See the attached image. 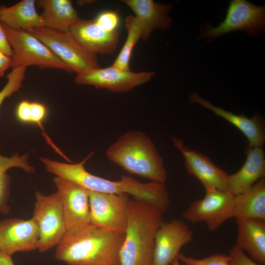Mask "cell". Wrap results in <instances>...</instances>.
Listing matches in <instances>:
<instances>
[{
	"label": "cell",
	"instance_id": "obj_1",
	"mask_svg": "<svg viewBox=\"0 0 265 265\" xmlns=\"http://www.w3.org/2000/svg\"><path fill=\"white\" fill-rule=\"evenodd\" d=\"M89 154L77 163H65L41 157L48 172L57 177L77 183L90 191L108 194H127L158 207L163 212L170 205L164 183L151 181L142 183L130 176H123L119 181H111L93 175L86 170L85 162L94 154Z\"/></svg>",
	"mask_w": 265,
	"mask_h": 265
},
{
	"label": "cell",
	"instance_id": "obj_2",
	"mask_svg": "<svg viewBox=\"0 0 265 265\" xmlns=\"http://www.w3.org/2000/svg\"><path fill=\"white\" fill-rule=\"evenodd\" d=\"M125 233L92 225L66 233L57 245L55 258L68 265H121Z\"/></svg>",
	"mask_w": 265,
	"mask_h": 265
},
{
	"label": "cell",
	"instance_id": "obj_3",
	"mask_svg": "<svg viewBox=\"0 0 265 265\" xmlns=\"http://www.w3.org/2000/svg\"><path fill=\"white\" fill-rule=\"evenodd\" d=\"M163 213L144 201L130 200L128 224L120 253L121 265H153L155 238L163 222Z\"/></svg>",
	"mask_w": 265,
	"mask_h": 265
},
{
	"label": "cell",
	"instance_id": "obj_4",
	"mask_svg": "<svg viewBox=\"0 0 265 265\" xmlns=\"http://www.w3.org/2000/svg\"><path fill=\"white\" fill-rule=\"evenodd\" d=\"M109 160L131 174L164 183L167 173L154 143L144 132L131 131L120 136L107 148Z\"/></svg>",
	"mask_w": 265,
	"mask_h": 265
},
{
	"label": "cell",
	"instance_id": "obj_5",
	"mask_svg": "<svg viewBox=\"0 0 265 265\" xmlns=\"http://www.w3.org/2000/svg\"><path fill=\"white\" fill-rule=\"evenodd\" d=\"M1 24L12 50V68L36 66L40 69H61L70 73L74 72L28 31L12 29L1 22Z\"/></svg>",
	"mask_w": 265,
	"mask_h": 265
},
{
	"label": "cell",
	"instance_id": "obj_6",
	"mask_svg": "<svg viewBox=\"0 0 265 265\" xmlns=\"http://www.w3.org/2000/svg\"><path fill=\"white\" fill-rule=\"evenodd\" d=\"M28 32L77 74L101 68L97 55L85 49L70 31L41 27L33 28Z\"/></svg>",
	"mask_w": 265,
	"mask_h": 265
},
{
	"label": "cell",
	"instance_id": "obj_7",
	"mask_svg": "<svg viewBox=\"0 0 265 265\" xmlns=\"http://www.w3.org/2000/svg\"><path fill=\"white\" fill-rule=\"evenodd\" d=\"M36 201L32 219L38 229L37 249L44 252L57 245L67 231L61 201L59 193L45 195L35 193Z\"/></svg>",
	"mask_w": 265,
	"mask_h": 265
},
{
	"label": "cell",
	"instance_id": "obj_8",
	"mask_svg": "<svg viewBox=\"0 0 265 265\" xmlns=\"http://www.w3.org/2000/svg\"><path fill=\"white\" fill-rule=\"evenodd\" d=\"M265 26V7L255 5L245 0H232L226 17L216 27L207 26L196 40L205 38L212 41L219 36L236 30L244 31L250 36L263 31Z\"/></svg>",
	"mask_w": 265,
	"mask_h": 265
},
{
	"label": "cell",
	"instance_id": "obj_9",
	"mask_svg": "<svg viewBox=\"0 0 265 265\" xmlns=\"http://www.w3.org/2000/svg\"><path fill=\"white\" fill-rule=\"evenodd\" d=\"M90 224L105 230L125 233L130 198L127 194H108L88 190Z\"/></svg>",
	"mask_w": 265,
	"mask_h": 265
},
{
	"label": "cell",
	"instance_id": "obj_10",
	"mask_svg": "<svg viewBox=\"0 0 265 265\" xmlns=\"http://www.w3.org/2000/svg\"><path fill=\"white\" fill-rule=\"evenodd\" d=\"M235 198L229 191H206L205 197L192 202L183 216L193 223L205 222L210 231H214L233 217Z\"/></svg>",
	"mask_w": 265,
	"mask_h": 265
},
{
	"label": "cell",
	"instance_id": "obj_11",
	"mask_svg": "<svg viewBox=\"0 0 265 265\" xmlns=\"http://www.w3.org/2000/svg\"><path fill=\"white\" fill-rule=\"evenodd\" d=\"M153 72H134L111 66L88 70L77 74V84L91 85L96 88H104L117 93H125L149 81Z\"/></svg>",
	"mask_w": 265,
	"mask_h": 265
},
{
	"label": "cell",
	"instance_id": "obj_12",
	"mask_svg": "<svg viewBox=\"0 0 265 265\" xmlns=\"http://www.w3.org/2000/svg\"><path fill=\"white\" fill-rule=\"evenodd\" d=\"M53 182L60 195L67 233L90 225L88 190L57 176Z\"/></svg>",
	"mask_w": 265,
	"mask_h": 265
},
{
	"label": "cell",
	"instance_id": "obj_13",
	"mask_svg": "<svg viewBox=\"0 0 265 265\" xmlns=\"http://www.w3.org/2000/svg\"><path fill=\"white\" fill-rule=\"evenodd\" d=\"M192 237L193 232L182 220L163 221L155 236L153 265H170Z\"/></svg>",
	"mask_w": 265,
	"mask_h": 265
},
{
	"label": "cell",
	"instance_id": "obj_14",
	"mask_svg": "<svg viewBox=\"0 0 265 265\" xmlns=\"http://www.w3.org/2000/svg\"><path fill=\"white\" fill-rule=\"evenodd\" d=\"M175 147L183 154L188 173L197 178L206 191L216 189L227 191L228 174L202 153L188 149L183 141L173 136Z\"/></svg>",
	"mask_w": 265,
	"mask_h": 265
},
{
	"label": "cell",
	"instance_id": "obj_15",
	"mask_svg": "<svg viewBox=\"0 0 265 265\" xmlns=\"http://www.w3.org/2000/svg\"><path fill=\"white\" fill-rule=\"evenodd\" d=\"M39 240L38 227L32 218H18L0 221V251L11 256L20 251L37 249Z\"/></svg>",
	"mask_w": 265,
	"mask_h": 265
},
{
	"label": "cell",
	"instance_id": "obj_16",
	"mask_svg": "<svg viewBox=\"0 0 265 265\" xmlns=\"http://www.w3.org/2000/svg\"><path fill=\"white\" fill-rule=\"evenodd\" d=\"M70 32L85 49L96 55L113 53L119 40L117 30L108 31L104 29L95 19H80L71 27Z\"/></svg>",
	"mask_w": 265,
	"mask_h": 265
},
{
	"label": "cell",
	"instance_id": "obj_17",
	"mask_svg": "<svg viewBox=\"0 0 265 265\" xmlns=\"http://www.w3.org/2000/svg\"><path fill=\"white\" fill-rule=\"evenodd\" d=\"M135 14L142 25L141 39L147 41L156 28L164 30L169 28L172 19L169 15L171 6L153 0H123Z\"/></svg>",
	"mask_w": 265,
	"mask_h": 265
},
{
	"label": "cell",
	"instance_id": "obj_18",
	"mask_svg": "<svg viewBox=\"0 0 265 265\" xmlns=\"http://www.w3.org/2000/svg\"><path fill=\"white\" fill-rule=\"evenodd\" d=\"M191 103L198 104L212 110L239 129L246 137L250 147H262L265 141V132L260 117L256 114L249 118L243 115L233 113L215 106L203 99L197 93H193L189 97Z\"/></svg>",
	"mask_w": 265,
	"mask_h": 265
},
{
	"label": "cell",
	"instance_id": "obj_19",
	"mask_svg": "<svg viewBox=\"0 0 265 265\" xmlns=\"http://www.w3.org/2000/svg\"><path fill=\"white\" fill-rule=\"evenodd\" d=\"M265 176V158L262 147H250L243 166L237 172L228 175L227 191L235 196L239 195Z\"/></svg>",
	"mask_w": 265,
	"mask_h": 265
},
{
	"label": "cell",
	"instance_id": "obj_20",
	"mask_svg": "<svg viewBox=\"0 0 265 265\" xmlns=\"http://www.w3.org/2000/svg\"><path fill=\"white\" fill-rule=\"evenodd\" d=\"M236 245L246 251L257 262L265 264V220L236 219Z\"/></svg>",
	"mask_w": 265,
	"mask_h": 265
},
{
	"label": "cell",
	"instance_id": "obj_21",
	"mask_svg": "<svg viewBox=\"0 0 265 265\" xmlns=\"http://www.w3.org/2000/svg\"><path fill=\"white\" fill-rule=\"evenodd\" d=\"M35 3L43 9L40 16L47 28L70 31L71 27L80 19L70 0H39Z\"/></svg>",
	"mask_w": 265,
	"mask_h": 265
},
{
	"label": "cell",
	"instance_id": "obj_22",
	"mask_svg": "<svg viewBox=\"0 0 265 265\" xmlns=\"http://www.w3.org/2000/svg\"><path fill=\"white\" fill-rule=\"evenodd\" d=\"M35 3L34 0H23L10 7L0 6V21L12 29L27 31L44 27L36 11Z\"/></svg>",
	"mask_w": 265,
	"mask_h": 265
},
{
	"label": "cell",
	"instance_id": "obj_23",
	"mask_svg": "<svg viewBox=\"0 0 265 265\" xmlns=\"http://www.w3.org/2000/svg\"><path fill=\"white\" fill-rule=\"evenodd\" d=\"M233 217L265 220V178L243 193L235 196Z\"/></svg>",
	"mask_w": 265,
	"mask_h": 265
},
{
	"label": "cell",
	"instance_id": "obj_24",
	"mask_svg": "<svg viewBox=\"0 0 265 265\" xmlns=\"http://www.w3.org/2000/svg\"><path fill=\"white\" fill-rule=\"evenodd\" d=\"M28 158L27 154L20 156L17 153L10 158L0 154V212L3 214H8L10 211L8 205L10 178L6 171L11 168L19 167L26 172L34 173V168L28 164Z\"/></svg>",
	"mask_w": 265,
	"mask_h": 265
},
{
	"label": "cell",
	"instance_id": "obj_25",
	"mask_svg": "<svg viewBox=\"0 0 265 265\" xmlns=\"http://www.w3.org/2000/svg\"><path fill=\"white\" fill-rule=\"evenodd\" d=\"M127 30V37L125 43L119 54L112 66L120 70H128L132 49L138 41L141 39L142 27L140 21L135 16H128L125 20Z\"/></svg>",
	"mask_w": 265,
	"mask_h": 265
},
{
	"label": "cell",
	"instance_id": "obj_26",
	"mask_svg": "<svg viewBox=\"0 0 265 265\" xmlns=\"http://www.w3.org/2000/svg\"><path fill=\"white\" fill-rule=\"evenodd\" d=\"M47 111L45 106L40 103H31L27 101L21 102L17 106L16 115L21 121L25 123L37 124L43 131V135L48 144H50L58 154L68 160V159L61 152L52 142L51 138L45 132L42 125V122L45 118Z\"/></svg>",
	"mask_w": 265,
	"mask_h": 265
},
{
	"label": "cell",
	"instance_id": "obj_27",
	"mask_svg": "<svg viewBox=\"0 0 265 265\" xmlns=\"http://www.w3.org/2000/svg\"><path fill=\"white\" fill-rule=\"evenodd\" d=\"M26 69V67L24 66L16 67L7 75V82L0 91V106L5 99L9 98L22 87Z\"/></svg>",
	"mask_w": 265,
	"mask_h": 265
},
{
	"label": "cell",
	"instance_id": "obj_28",
	"mask_svg": "<svg viewBox=\"0 0 265 265\" xmlns=\"http://www.w3.org/2000/svg\"><path fill=\"white\" fill-rule=\"evenodd\" d=\"M177 258L185 265H229L228 255L221 253L198 259L186 256L180 252Z\"/></svg>",
	"mask_w": 265,
	"mask_h": 265
},
{
	"label": "cell",
	"instance_id": "obj_29",
	"mask_svg": "<svg viewBox=\"0 0 265 265\" xmlns=\"http://www.w3.org/2000/svg\"><path fill=\"white\" fill-rule=\"evenodd\" d=\"M95 20L101 27L108 31L116 30L119 22L117 13L110 11L101 13Z\"/></svg>",
	"mask_w": 265,
	"mask_h": 265
},
{
	"label": "cell",
	"instance_id": "obj_30",
	"mask_svg": "<svg viewBox=\"0 0 265 265\" xmlns=\"http://www.w3.org/2000/svg\"><path fill=\"white\" fill-rule=\"evenodd\" d=\"M228 257L229 265H260L247 257L236 244L231 248Z\"/></svg>",
	"mask_w": 265,
	"mask_h": 265
},
{
	"label": "cell",
	"instance_id": "obj_31",
	"mask_svg": "<svg viewBox=\"0 0 265 265\" xmlns=\"http://www.w3.org/2000/svg\"><path fill=\"white\" fill-rule=\"evenodd\" d=\"M0 51L9 56H12V50L0 21Z\"/></svg>",
	"mask_w": 265,
	"mask_h": 265
},
{
	"label": "cell",
	"instance_id": "obj_32",
	"mask_svg": "<svg viewBox=\"0 0 265 265\" xmlns=\"http://www.w3.org/2000/svg\"><path fill=\"white\" fill-rule=\"evenodd\" d=\"M12 58L0 51V78L8 68L12 67Z\"/></svg>",
	"mask_w": 265,
	"mask_h": 265
},
{
	"label": "cell",
	"instance_id": "obj_33",
	"mask_svg": "<svg viewBox=\"0 0 265 265\" xmlns=\"http://www.w3.org/2000/svg\"><path fill=\"white\" fill-rule=\"evenodd\" d=\"M0 265H15L11 256L0 251Z\"/></svg>",
	"mask_w": 265,
	"mask_h": 265
},
{
	"label": "cell",
	"instance_id": "obj_34",
	"mask_svg": "<svg viewBox=\"0 0 265 265\" xmlns=\"http://www.w3.org/2000/svg\"><path fill=\"white\" fill-rule=\"evenodd\" d=\"M94 0H77L76 1V3L79 5V6H83L85 4H90L92 3H93Z\"/></svg>",
	"mask_w": 265,
	"mask_h": 265
},
{
	"label": "cell",
	"instance_id": "obj_35",
	"mask_svg": "<svg viewBox=\"0 0 265 265\" xmlns=\"http://www.w3.org/2000/svg\"><path fill=\"white\" fill-rule=\"evenodd\" d=\"M170 265H185L184 264H181L179 262V260L178 258H175L171 263Z\"/></svg>",
	"mask_w": 265,
	"mask_h": 265
}]
</instances>
